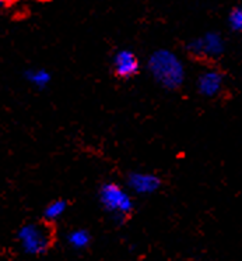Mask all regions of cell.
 Masks as SVG:
<instances>
[{
  "mask_svg": "<svg viewBox=\"0 0 242 261\" xmlns=\"http://www.w3.org/2000/svg\"><path fill=\"white\" fill-rule=\"evenodd\" d=\"M98 198L105 211L112 214L113 218L118 221L125 219L133 211V200L129 193L112 181L104 183L98 192Z\"/></svg>",
  "mask_w": 242,
  "mask_h": 261,
  "instance_id": "cell-3",
  "label": "cell"
},
{
  "mask_svg": "<svg viewBox=\"0 0 242 261\" xmlns=\"http://www.w3.org/2000/svg\"><path fill=\"white\" fill-rule=\"evenodd\" d=\"M67 243L76 250L86 249L91 243V234L86 229H75L67 234Z\"/></svg>",
  "mask_w": 242,
  "mask_h": 261,
  "instance_id": "cell-9",
  "label": "cell"
},
{
  "mask_svg": "<svg viewBox=\"0 0 242 261\" xmlns=\"http://www.w3.org/2000/svg\"><path fill=\"white\" fill-rule=\"evenodd\" d=\"M128 186L133 193L137 194H153L161 187L160 177L154 173L147 172H132L128 176Z\"/></svg>",
  "mask_w": 242,
  "mask_h": 261,
  "instance_id": "cell-6",
  "label": "cell"
},
{
  "mask_svg": "<svg viewBox=\"0 0 242 261\" xmlns=\"http://www.w3.org/2000/svg\"><path fill=\"white\" fill-rule=\"evenodd\" d=\"M17 242L28 256H42L52 245V238L46 226L28 222L17 230Z\"/></svg>",
  "mask_w": 242,
  "mask_h": 261,
  "instance_id": "cell-2",
  "label": "cell"
},
{
  "mask_svg": "<svg viewBox=\"0 0 242 261\" xmlns=\"http://www.w3.org/2000/svg\"><path fill=\"white\" fill-rule=\"evenodd\" d=\"M190 54L196 56H207V58H219L224 52V41L220 34L207 32L206 35L196 38L188 45Z\"/></svg>",
  "mask_w": 242,
  "mask_h": 261,
  "instance_id": "cell-4",
  "label": "cell"
},
{
  "mask_svg": "<svg viewBox=\"0 0 242 261\" xmlns=\"http://www.w3.org/2000/svg\"><path fill=\"white\" fill-rule=\"evenodd\" d=\"M228 25L232 31L242 32V7H234L228 14Z\"/></svg>",
  "mask_w": 242,
  "mask_h": 261,
  "instance_id": "cell-11",
  "label": "cell"
},
{
  "mask_svg": "<svg viewBox=\"0 0 242 261\" xmlns=\"http://www.w3.org/2000/svg\"><path fill=\"white\" fill-rule=\"evenodd\" d=\"M147 69L151 77L165 90H178L185 81V66L173 50L158 49L150 55Z\"/></svg>",
  "mask_w": 242,
  "mask_h": 261,
  "instance_id": "cell-1",
  "label": "cell"
},
{
  "mask_svg": "<svg viewBox=\"0 0 242 261\" xmlns=\"http://www.w3.org/2000/svg\"><path fill=\"white\" fill-rule=\"evenodd\" d=\"M24 77L26 80L33 84L34 87H37L39 90H42L45 87L49 86V83L52 80V75L48 70L38 67V69H27L24 71Z\"/></svg>",
  "mask_w": 242,
  "mask_h": 261,
  "instance_id": "cell-8",
  "label": "cell"
},
{
  "mask_svg": "<svg viewBox=\"0 0 242 261\" xmlns=\"http://www.w3.org/2000/svg\"><path fill=\"white\" fill-rule=\"evenodd\" d=\"M112 67L119 79H130L139 71V59L130 49H120L113 56Z\"/></svg>",
  "mask_w": 242,
  "mask_h": 261,
  "instance_id": "cell-5",
  "label": "cell"
},
{
  "mask_svg": "<svg viewBox=\"0 0 242 261\" xmlns=\"http://www.w3.org/2000/svg\"><path fill=\"white\" fill-rule=\"evenodd\" d=\"M67 210V203L66 200H55L52 203H49L45 210H43V218L46 221H56L59 219Z\"/></svg>",
  "mask_w": 242,
  "mask_h": 261,
  "instance_id": "cell-10",
  "label": "cell"
},
{
  "mask_svg": "<svg viewBox=\"0 0 242 261\" xmlns=\"http://www.w3.org/2000/svg\"><path fill=\"white\" fill-rule=\"evenodd\" d=\"M223 84H224L223 73L215 69H210L203 71L198 77L196 87H198V92L200 95L206 96V98H213L220 94L223 90Z\"/></svg>",
  "mask_w": 242,
  "mask_h": 261,
  "instance_id": "cell-7",
  "label": "cell"
}]
</instances>
